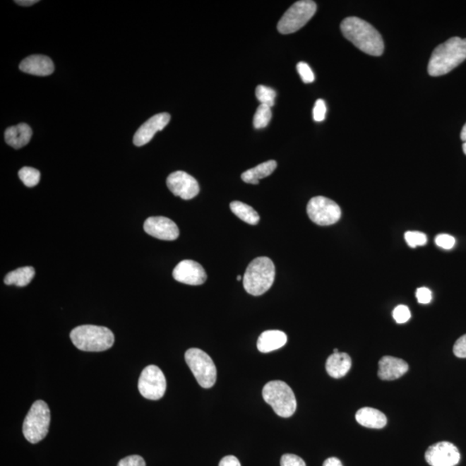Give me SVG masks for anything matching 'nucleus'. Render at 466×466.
I'll return each instance as SVG.
<instances>
[{
    "instance_id": "nucleus-38",
    "label": "nucleus",
    "mask_w": 466,
    "mask_h": 466,
    "mask_svg": "<svg viewBox=\"0 0 466 466\" xmlns=\"http://www.w3.org/2000/svg\"><path fill=\"white\" fill-rule=\"evenodd\" d=\"M323 466H343L339 458H329L324 462Z\"/></svg>"
},
{
    "instance_id": "nucleus-22",
    "label": "nucleus",
    "mask_w": 466,
    "mask_h": 466,
    "mask_svg": "<svg viewBox=\"0 0 466 466\" xmlns=\"http://www.w3.org/2000/svg\"><path fill=\"white\" fill-rule=\"evenodd\" d=\"M277 163L274 160L261 163L253 169H249L242 174L241 178L249 184H258L259 180L270 176L277 169Z\"/></svg>"
},
{
    "instance_id": "nucleus-16",
    "label": "nucleus",
    "mask_w": 466,
    "mask_h": 466,
    "mask_svg": "<svg viewBox=\"0 0 466 466\" xmlns=\"http://www.w3.org/2000/svg\"><path fill=\"white\" fill-rule=\"evenodd\" d=\"M23 73L37 76H48L53 73L54 67L52 59L42 54H34L23 59L19 65Z\"/></svg>"
},
{
    "instance_id": "nucleus-13",
    "label": "nucleus",
    "mask_w": 466,
    "mask_h": 466,
    "mask_svg": "<svg viewBox=\"0 0 466 466\" xmlns=\"http://www.w3.org/2000/svg\"><path fill=\"white\" fill-rule=\"evenodd\" d=\"M173 277L184 285L198 286L207 281V273L199 263L184 260L174 268Z\"/></svg>"
},
{
    "instance_id": "nucleus-36",
    "label": "nucleus",
    "mask_w": 466,
    "mask_h": 466,
    "mask_svg": "<svg viewBox=\"0 0 466 466\" xmlns=\"http://www.w3.org/2000/svg\"><path fill=\"white\" fill-rule=\"evenodd\" d=\"M417 298L419 303L421 304H429L432 301V292L427 287H419L417 290Z\"/></svg>"
},
{
    "instance_id": "nucleus-32",
    "label": "nucleus",
    "mask_w": 466,
    "mask_h": 466,
    "mask_svg": "<svg viewBox=\"0 0 466 466\" xmlns=\"http://www.w3.org/2000/svg\"><path fill=\"white\" fill-rule=\"evenodd\" d=\"M325 114L326 106L325 101L323 100H318L316 104H314L313 110V119L316 120V122L323 121L325 118Z\"/></svg>"
},
{
    "instance_id": "nucleus-12",
    "label": "nucleus",
    "mask_w": 466,
    "mask_h": 466,
    "mask_svg": "<svg viewBox=\"0 0 466 466\" xmlns=\"http://www.w3.org/2000/svg\"><path fill=\"white\" fill-rule=\"evenodd\" d=\"M167 186L174 196L191 200L200 193V186L192 176L184 171H177L167 178Z\"/></svg>"
},
{
    "instance_id": "nucleus-3",
    "label": "nucleus",
    "mask_w": 466,
    "mask_h": 466,
    "mask_svg": "<svg viewBox=\"0 0 466 466\" xmlns=\"http://www.w3.org/2000/svg\"><path fill=\"white\" fill-rule=\"evenodd\" d=\"M76 347L84 352H104L114 344V334L104 326L84 325L77 326L70 333Z\"/></svg>"
},
{
    "instance_id": "nucleus-19",
    "label": "nucleus",
    "mask_w": 466,
    "mask_h": 466,
    "mask_svg": "<svg viewBox=\"0 0 466 466\" xmlns=\"http://www.w3.org/2000/svg\"><path fill=\"white\" fill-rule=\"evenodd\" d=\"M31 137L32 130L27 124H19L18 126L9 127L5 132L7 145L17 150L28 145Z\"/></svg>"
},
{
    "instance_id": "nucleus-37",
    "label": "nucleus",
    "mask_w": 466,
    "mask_h": 466,
    "mask_svg": "<svg viewBox=\"0 0 466 466\" xmlns=\"http://www.w3.org/2000/svg\"><path fill=\"white\" fill-rule=\"evenodd\" d=\"M219 466H241L240 462L235 456H225L220 460Z\"/></svg>"
},
{
    "instance_id": "nucleus-10",
    "label": "nucleus",
    "mask_w": 466,
    "mask_h": 466,
    "mask_svg": "<svg viewBox=\"0 0 466 466\" xmlns=\"http://www.w3.org/2000/svg\"><path fill=\"white\" fill-rule=\"evenodd\" d=\"M167 387L165 374L160 368L149 365L141 373L138 380V390L143 398L159 400L165 394Z\"/></svg>"
},
{
    "instance_id": "nucleus-18",
    "label": "nucleus",
    "mask_w": 466,
    "mask_h": 466,
    "mask_svg": "<svg viewBox=\"0 0 466 466\" xmlns=\"http://www.w3.org/2000/svg\"><path fill=\"white\" fill-rule=\"evenodd\" d=\"M352 367V359L345 352L333 353L325 363L326 371L333 378H341L347 374Z\"/></svg>"
},
{
    "instance_id": "nucleus-28",
    "label": "nucleus",
    "mask_w": 466,
    "mask_h": 466,
    "mask_svg": "<svg viewBox=\"0 0 466 466\" xmlns=\"http://www.w3.org/2000/svg\"><path fill=\"white\" fill-rule=\"evenodd\" d=\"M404 237H405L406 243L411 248L423 246L427 243L426 235L421 232H407Z\"/></svg>"
},
{
    "instance_id": "nucleus-27",
    "label": "nucleus",
    "mask_w": 466,
    "mask_h": 466,
    "mask_svg": "<svg viewBox=\"0 0 466 466\" xmlns=\"http://www.w3.org/2000/svg\"><path fill=\"white\" fill-rule=\"evenodd\" d=\"M277 92L266 85H260L256 89V97L261 104L272 107L275 104V99Z\"/></svg>"
},
{
    "instance_id": "nucleus-25",
    "label": "nucleus",
    "mask_w": 466,
    "mask_h": 466,
    "mask_svg": "<svg viewBox=\"0 0 466 466\" xmlns=\"http://www.w3.org/2000/svg\"><path fill=\"white\" fill-rule=\"evenodd\" d=\"M272 116L271 107L260 104L256 109L253 118V124L256 129H262L269 124Z\"/></svg>"
},
{
    "instance_id": "nucleus-41",
    "label": "nucleus",
    "mask_w": 466,
    "mask_h": 466,
    "mask_svg": "<svg viewBox=\"0 0 466 466\" xmlns=\"http://www.w3.org/2000/svg\"><path fill=\"white\" fill-rule=\"evenodd\" d=\"M242 279L243 278H242V277H241V275H238V277H237V280H238L239 282H240L241 280H242Z\"/></svg>"
},
{
    "instance_id": "nucleus-42",
    "label": "nucleus",
    "mask_w": 466,
    "mask_h": 466,
    "mask_svg": "<svg viewBox=\"0 0 466 466\" xmlns=\"http://www.w3.org/2000/svg\"><path fill=\"white\" fill-rule=\"evenodd\" d=\"M339 350L337 349H334L333 353H339Z\"/></svg>"
},
{
    "instance_id": "nucleus-30",
    "label": "nucleus",
    "mask_w": 466,
    "mask_h": 466,
    "mask_svg": "<svg viewBox=\"0 0 466 466\" xmlns=\"http://www.w3.org/2000/svg\"><path fill=\"white\" fill-rule=\"evenodd\" d=\"M411 313L405 305H399L393 311V318L396 323L403 324L410 321Z\"/></svg>"
},
{
    "instance_id": "nucleus-2",
    "label": "nucleus",
    "mask_w": 466,
    "mask_h": 466,
    "mask_svg": "<svg viewBox=\"0 0 466 466\" xmlns=\"http://www.w3.org/2000/svg\"><path fill=\"white\" fill-rule=\"evenodd\" d=\"M466 59V38L454 37L434 49L427 71L431 76L446 75Z\"/></svg>"
},
{
    "instance_id": "nucleus-29",
    "label": "nucleus",
    "mask_w": 466,
    "mask_h": 466,
    "mask_svg": "<svg viewBox=\"0 0 466 466\" xmlns=\"http://www.w3.org/2000/svg\"><path fill=\"white\" fill-rule=\"evenodd\" d=\"M297 71L299 75H300L303 83H312L314 80V75L313 70L311 69L309 65L306 64V62H299L297 66Z\"/></svg>"
},
{
    "instance_id": "nucleus-5",
    "label": "nucleus",
    "mask_w": 466,
    "mask_h": 466,
    "mask_svg": "<svg viewBox=\"0 0 466 466\" xmlns=\"http://www.w3.org/2000/svg\"><path fill=\"white\" fill-rule=\"evenodd\" d=\"M263 398L279 417L289 418L297 410V402L292 388L282 381L268 383L263 388Z\"/></svg>"
},
{
    "instance_id": "nucleus-11",
    "label": "nucleus",
    "mask_w": 466,
    "mask_h": 466,
    "mask_svg": "<svg viewBox=\"0 0 466 466\" xmlns=\"http://www.w3.org/2000/svg\"><path fill=\"white\" fill-rule=\"evenodd\" d=\"M425 458L431 466H455L460 463V453L452 443L442 441L429 446Z\"/></svg>"
},
{
    "instance_id": "nucleus-34",
    "label": "nucleus",
    "mask_w": 466,
    "mask_h": 466,
    "mask_svg": "<svg viewBox=\"0 0 466 466\" xmlns=\"http://www.w3.org/2000/svg\"><path fill=\"white\" fill-rule=\"evenodd\" d=\"M118 466H146L145 461L141 456L131 455L123 458Z\"/></svg>"
},
{
    "instance_id": "nucleus-7",
    "label": "nucleus",
    "mask_w": 466,
    "mask_h": 466,
    "mask_svg": "<svg viewBox=\"0 0 466 466\" xmlns=\"http://www.w3.org/2000/svg\"><path fill=\"white\" fill-rule=\"evenodd\" d=\"M185 360L202 388H209L215 386L217 379L216 366L207 353L201 349L191 348L186 352Z\"/></svg>"
},
{
    "instance_id": "nucleus-9",
    "label": "nucleus",
    "mask_w": 466,
    "mask_h": 466,
    "mask_svg": "<svg viewBox=\"0 0 466 466\" xmlns=\"http://www.w3.org/2000/svg\"><path fill=\"white\" fill-rule=\"evenodd\" d=\"M309 219L318 225H331L337 222L341 217L340 205L328 198H312L306 207Z\"/></svg>"
},
{
    "instance_id": "nucleus-31",
    "label": "nucleus",
    "mask_w": 466,
    "mask_h": 466,
    "mask_svg": "<svg viewBox=\"0 0 466 466\" xmlns=\"http://www.w3.org/2000/svg\"><path fill=\"white\" fill-rule=\"evenodd\" d=\"M435 244L438 247L445 249V250H450V249H453L455 246L456 239L454 237L449 234H438L435 238Z\"/></svg>"
},
{
    "instance_id": "nucleus-21",
    "label": "nucleus",
    "mask_w": 466,
    "mask_h": 466,
    "mask_svg": "<svg viewBox=\"0 0 466 466\" xmlns=\"http://www.w3.org/2000/svg\"><path fill=\"white\" fill-rule=\"evenodd\" d=\"M356 419L361 426L368 429H381L387 425V418L382 412L365 407L357 412Z\"/></svg>"
},
{
    "instance_id": "nucleus-14",
    "label": "nucleus",
    "mask_w": 466,
    "mask_h": 466,
    "mask_svg": "<svg viewBox=\"0 0 466 466\" xmlns=\"http://www.w3.org/2000/svg\"><path fill=\"white\" fill-rule=\"evenodd\" d=\"M143 229L147 234L161 240H176L180 234L177 225L166 217H148Z\"/></svg>"
},
{
    "instance_id": "nucleus-39",
    "label": "nucleus",
    "mask_w": 466,
    "mask_h": 466,
    "mask_svg": "<svg viewBox=\"0 0 466 466\" xmlns=\"http://www.w3.org/2000/svg\"><path fill=\"white\" fill-rule=\"evenodd\" d=\"M37 2H38L37 0H18V1H15L16 4H18V5L22 6H33L34 4H36Z\"/></svg>"
},
{
    "instance_id": "nucleus-26",
    "label": "nucleus",
    "mask_w": 466,
    "mask_h": 466,
    "mask_svg": "<svg viewBox=\"0 0 466 466\" xmlns=\"http://www.w3.org/2000/svg\"><path fill=\"white\" fill-rule=\"evenodd\" d=\"M18 176L23 184L29 186V188H33L40 181L41 174L36 169L30 168V167H23L19 170Z\"/></svg>"
},
{
    "instance_id": "nucleus-24",
    "label": "nucleus",
    "mask_w": 466,
    "mask_h": 466,
    "mask_svg": "<svg viewBox=\"0 0 466 466\" xmlns=\"http://www.w3.org/2000/svg\"><path fill=\"white\" fill-rule=\"evenodd\" d=\"M232 212L244 222L254 225L258 224L260 217L253 208L241 201H232L230 204Z\"/></svg>"
},
{
    "instance_id": "nucleus-40",
    "label": "nucleus",
    "mask_w": 466,
    "mask_h": 466,
    "mask_svg": "<svg viewBox=\"0 0 466 466\" xmlns=\"http://www.w3.org/2000/svg\"><path fill=\"white\" fill-rule=\"evenodd\" d=\"M460 138L462 141H463V151L464 153L466 155V124H465L463 129H462L461 134H460Z\"/></svg>"
},
{
    "instance_id": "nucleus-4",
    "label": "nucleus",
    "mask_w": 466,
    "mask_h": 466,
    "mask_svg": "<svg viewBox=\"0 0 466 466\" xmlns=\"http://www.w3.org/2000/svg\"><path fill=\"white\" fill-rule=\"evenodd\" d=\"M274 263L266 256H260L249 264L243 278L246 292L259 297L269 290L275 281Z\"/></svg>"
},
{
    "instance_id": "nucleus-15",
    "label": "nucleus",
    "mask_w": 466,
    "mask_h": 466,
    "mask_svg": "<svg viewBox=\"0 0 466 466\" xmlns=\"http://www.w3.org/2000/svg\"><path fill=\"white\" fill-rule=\"evenodd\" d=\"M169 121L170 115L167 112L151 116L136 132L133 138L134 145L138 147L147 145L154 138L157 132L162 131L168 126Z\"/></svg>"
},
{
    "instance_id": "nucleus-35",
    "label": "nucleus",
    "mask_w": 466,
    "mask_h": 466,
    "mask_svg": "<svg viewBox=\"0 0 466 466\" xmlns=\"http://www.w3.org/2000/svg\"><path fill=\"white\" fill-rule=\"evenodd\" d=\"M453 353L460 359H466V334L460 337L454 344Z\"/></svg>"
},
{
    "instance_id": "nucleus-1",
    "label": "nucleus",
    "mask_w": 466,
    "mask_h": 466,
    "mask_svg": "<svg viewBox=\"0 0 466 466\" xmlns=\"http://www.w3.org/2000/svg\"><path fill=\"white\" fill-rule=\"evenodd\" d=\"M340 29L344 37L361 52L373 56H382L383 37L370 23L359 18L349 17L342 21Z\"/></svg>"
},
{
    "instance_id": "nucleus-17",
    "label": "nucleus",
    "mask_w": 466,
    "mask_h": 466,
    "mask_svg": "<svg viewBox=\"0 0 466 466\" xmlns=\"http://www.w3.org/2000/svg\"><path fill=\"white\" fill-rule=\"evenodd\" d=\"M378 376L382 380L392 381L402 378L409 371V364L398 357H383L378 363Z\"/></svg>"
},
{
    "instance_id": "nucleus-33",
    "label": "nucleus",
    "mask_w": 466,
    "mask_h": 466,
    "mask_svg": "<svg viewBox=\"0 0 466 466\" xmlns=\"http://www.w3.org/2000/svg\"><path fill=\"white\" fill-rule=\"evenodd\" d=\"M281 466H306L301 458L294 454H285L281 458Z\"/></svg>"
},
{
    "instance_id": "nucleus-20",
    "label": "nucleus",
    "mask_w": 466,
    "mask_h": 466,
    "mask_svg": "<svg viewBox=\"0 0 466 466\" xmlns=\"http://www.w3.org/2000/svg\"><path fill=\"white\" fill-rule=\"evenodd\" d=\"M287 341V337L285 333L279 330H269L259 336L256 345L259 352L268 353L285 347Z\"/></svg>"
},
{
    "instance_id": "nucleus-23",
    "label": "nucleus",
    "mask_w": 466,
    "mask_h": 466,
    "mask_svg": "<svg viewBox=\"0 0 466 466\" xmlns=\"http://www.w3.org/2000/svg\"><path fill=\"white\" fill-rule=\"evenodd\" d=\"M35 277V270L33 267L27 266L19 268L18 270L10 272L5 277L6 285H16L18 287H25L32 281Z\"/></svg>"
},
{
    "instance_id": "nucleus-6",
    "label": "nucleus",
    "mask_w": 466,
    "mask_h": 466,
    "mask_svg": "<svg viewBox=\"0 0 466 466\" xmlns=\"http://www.w3.org/2000/svg\"><path fill=\"white\" fill-rule=\"evenodd\" d=\"M50 424V410L48 404L42 400L35 402L27 414L23 424V433L31 444H37L48 434Z\"/></svg>"
},
{
    "instance_id": "nucleus-8",
    "label": "nucleus",
    "mask_w": 466,
    "mask_h": 466,
    "mask_svg": "<svg viewBox=\"0 0 466 466\" xmlns=\"http://www.w3.org/2000/svg\"><path fill=\"white\" fill-rule=\"evenodd\" d=\"M316 10V2L311 0L294 3L280 19L277 25L279 32L285 35L297 32L313 17Z\"/></svg>"
}]
</instances>
